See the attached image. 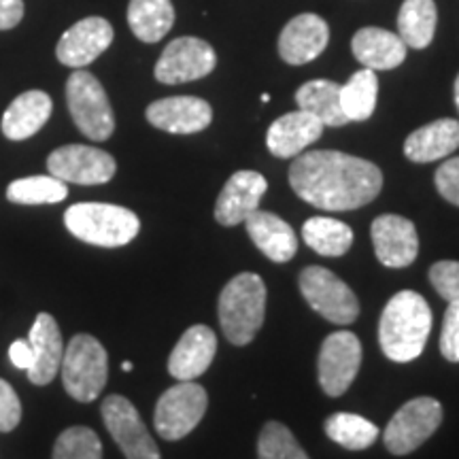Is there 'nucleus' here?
I'll list each match as a JSON object with an SVG mask.
<instances>
[{"instance_id": "obj_27", "label": "nucleus", "mask_w": 459, "mask_h": 459, "mask_svg": "<svg viewBox=\"0 0 459 459\" xmlns=\"http://www.w3.org/2000/svg\"><path fill=\"white\" fill-rule=\"evenodd\" d=\"M175 24V7L170 0H130L128 26L143 43H158Z\"/></svg>"}, {"instance_id": "obj_9", "label": "nucleus", "mask_w": 459, "mask_h": 459, "mask_svg": "<svg viewBox=\"0 0 459 459\" xmlns=\"http://www.w3.org/2000/svg\"><path fill=\"white\" fill-rule=\"evenodd\" d=\"M443 423V404L438 400L415 398L406 402L392 417L383 432V443L394 455H409L417 451Z\"/></svg>"}, {"instance_id": "obj_2", "label": "nucleus", "mask_w": 459, "mask_h": 459, "mask_svg": "<svg viewBox=\"0 0 459 459\" xmlns=\"http://www.w3.org/2000/svg\"><path fill=\"white\" fill-rule=\"evenodd\" d=\"M432 332V311L426 298L417 291H398L378 321V342L387 359L406 364L417 359L426 349Z\"/></svg>"}, {"instance_id": "obj_13", "label": "nucleus", "mask_w": 459, "mask_h": 459, "mask_svg": "<svg viewBox=\"0 0 459 459\" xmlns=\"http://www.w3.org/2000/svg\"><path fill=\"white\" fill-rule=\"evenodd\" d=\"M48 170L56 179L77 186H102L115 177L117 164L111 153L88 145H65L49 153Z\"/></svg>"}, {"instance_id": "obj_38", "label": "nucleus", "mask_w": 459, "mask_h": 459, "mask_svg": "<svg viewBox=\"0 0 459 459\" xmlns=\"http://www.w3.org/2000/svg\"><path fill=\"white\" fill-rule=\"evenodd\" d=\"M434 183L446 203L459 206V158H451L440 164L434 175Z\"/></svg>"}, {"instance_id": "obj_32", "label": "nucleus", "mask_w": 459, "mask_h": 459, "mask_svg": "<svg viewBox=\"0 0 459 459\" xmlns=\"http://www.w3.org/2000/svg\"><path fill=\"white\" fill-rule=\"evenodd\" d=\"M68 196V187L65 181L56 179L54 175L26 177L9 183L7 200L13 204H56Z\"/></svg>"}, {"instance_id": "obj_41", "label": "nucleus", "mask_w": 459, "mask_h": 459, "mask_svg": "<svg viewBox=\"0 0 459 459\" xmlns=\"http://www.w3.org/2000/svg\"><path fill=\"white\" fill-rule=\"evenodd\" d=\"M453 96H455V107H457V111H459V74H457V79H455V88H453Z\"/></svg>"}, {"instance_id": "obj_6", "label": "nucleus", "mask_w": 459, "mask_h": 459, "mask_svg": "<svg viewBox=\"0 0 459 459\" xmlns=\"http://www.w3.org/2000/svg\"><path fill=\"white\" fill-rule=\"evenodd\" d=\"M66 102L74 126L91 141H107L115 132V115L105 88L94 74L77 68L66 82Z\"/></svg>"}, {"instance_id": "obj_37", "label": "nucleus", "mask_w": 459, "mask_h": 459, "mask_svg": "<svg viewBox=\"0 0 459 459\" xmlns=\"http://www.w3.org/2000/svg\"><path fill=\"white\" fill-rule=\"evenodd\" d=\"M22 421V402L15 389L0 378V432H11Z\"/></svg>"}, {"instance_id": "obj_18", "label": "nucleus", "mask_w": 459, "mask_h": 459, "mask_svg": "<svg viewBox=\"0 0 459 459\" xmlns=\"http://www.w3.org/2000/svg\"><path fill=\"white\" fill-rule=\"evenodd\" d=\"M268 183L260 172L238 170L223 186L220 198L215 203V220L221 226H238L247 217L260 209V203L266 194Z\"/></svg>"}, {"instance_id": "obj_5", "label": "nucleus", "mask_w": 459, "mask_h": 459, "mask_svg": "<svg viewBox=\"0 0 459 459\" xmlns=\"http://www.w3.org/2000/svg\"><path fill=\"white\" fill-rule=\"evenodd\" d=\"M62 385L77 402H94L102 394L108 377L105 347L90 334H77L62 358Z\"/></svg>"}, {"instance_id": "obj_36", "label": "nucleus", "mask_w": 459, "mask_h": 459, "mask_svg": "<svg viewBox=\"0 0 459 459\" xmlns=\"http://www.w3.org/2000/svg\"><path fill=\"white\" fill-rule=\"evenodd\" d=\"M440 353L446 361L459 364V302H449L440 332Z\"/></svg>"}, {"instance_id": "obj_25", "label": "nucleus", "mask_w": 459, "mask_h": 459, "mask_svg": "<svg viewBox=\"0 0 459 459\" xmlns=\"http://www.w3.org/2000/svg\"><path fill=\"white\" fill-rule=\"evenodd\" d=\"M459 147V122L457 119H436L432 124L409 134L404 141V156L411 162L428 164L451 156Z\"/></svg>"}, {"instance_id": "obj_31", "label": "nucleus", "mask_w": 459, "mask_h": 459, "mask_svg": "<svg viewBox=\"0 0 459 459\" xmlns=\"http://www.w3.org/2000/svg\"><path fill=\"white\" fill-rule=\"evenodd\" d=\"M325 434L336 445L349 451H364L375 445L378 438V428L366 417L353 412H334L325 421Z\"/></svg>"}, {"instance_id": "obj_17", "label": "nucleus", "mask_w": 459, "mask_h": 459, "mask_svg": "<svg viewBox=\"0 0 459 459\" xmlns=\"http://www.w3.org/2000/svg\"><path fill=\"white\" fill-rule=\"evenodd\" d=\"M372 245L378 262L387 268H406L417 260L415 223L400 215H381L372 221Z\"/></svg>"}, {"instance_id": "obj_39", "label": "nucleus", "mask_w": 459, "mask_h": 459, "mask_svg": "<svg viewBox=\"0 0 459 459\" xmlns=\"http://www.w3.org/2000/svg\"><path fill=\"white\" fill-rule=\"evenodd\" d=\"M24 17V0H0V30H11Z\"/></svg>"}, {"instance_id": "obj_42", "label": "nucleus", "mask_w": 459, "mask_h": 459, "mask_svg": "<svg viewBox=\"0 0 459 459\" xmlns=\"http://www.w3.org/2000/svg\"><path fill=\"white\" fill-rule=\"evenodd\" d=\"M122 370H124V372H132V370H134V366H132V361H124Z\"/></svg>"}, {"instance_id": "obj_10", "label": "nucleus", "mask_w": 459, "mask_h": 459, "mask_svg": "<svg viewBox=\"0 0 459 459\" xmlns=\"http://www.w3.org/2000/svg\"><path fill=\"white\" fill-rule=\"evenodd\" d=\"M102 421L126 459H162L156 440L143 423L139 411L124 395H107L102 402Z\"/></svg>"}, {"instance_id": "obj_28", "label": "nucleus", "mask_w": 459, "mask_h": 459, "mask_svg": "<svg viewBox=\"0 0 459 459\" xmlns=\"http://www.w3.org/2000/svg\"><path fill=\"white\" fill-rule=\"evenodd\" d=\"M438 9L434 0H404L398 13V37L406 48L426 49L434 41Z\"/></svg>"}, {"instance_id": "obj_40", "label": "nucleus", "mask_w": 459, "mask_h": 459, "mask_svg": "<svg viewBox=\"0 0 459 459\" xmlns=\"http://www.w3.org/2000/svg\"><path fill=\"white\" fill-rule=\"evenodd\" d=\"M9 359H11V364L15 366V368L26 370V372L30 370V366H32V361H34V353H32L30 342H28V341L11 342Z\"/></svg>"}, {"instance_id": "obj_7", "label": "nucleus", "mask_w": 459, "mask_h": 459, "mask_svg": "<svg viewBox=\"0 0 459 459\" xmlns=\"http://www.w3.org/2000/svg\"><path fill=\"white\" fill-rule=\"evenodd\" d=\"M300 291L313 311L336 325H349L358 319L359 302L353 290L324 266H308L300 273Z\"/></svg>"}, {"instance_id": "obj_1", "label": "nucleus", "mask_w": 459, "mask_h": 459, "mask_svg": "<svg viewBox=\"0 0 459 459\" xmlns=\"http://www.w3.org/2000/svg\"><path fill=\"white\" fill-rule=\"evenodd\" d=\"M290 186L304 203L317 209L353 211L381 194L383 172L364 158L321 149L296 156Z\"/></svg>"}, {"instance_id": "obj_3", "label": "nucleus", "mask_w": 459, "mask_h": 459, "mask_svg": "<svg viewBox=\"0 0 459 459\" xmlns=\"http://www.w3.org/2000/svg\"><path fill=\"white\" fill-rule=\"evenodd\" d=\"M266 313V285L254 273H240L223 287L220 324L232 344L245 347L254 341Z\"/></svg>"}, {"instance_id": "obj_15", "label": "nucleus", "mask_w": 459, "mask_h": 459, "mask_svg": "<svg viewBox=\"0 0 459 459\" xmlns=\"http://www.w3.org/2000/svg\"><path fill=\"white\" fill-rule=\"evenodd\" d=\"M330 43V26L317 13H300L287 22L279 37L281 60L302 66L317 60Z\"/></svg>"}, {"instance_id": "obj_21", "label": "nucleus", "mask_w": 459, "mask_h": 459, "mask_svg": "<svg viewBox=\"0 0 459 459\" xmlns=\"http://www.w3.org/2000/svg\"><path fill=\"white\" fill-rule=\"evenodd\" d=\"M325 126L311 113L298 111L281 115L266 132L268 152L277 158H296L319 139Z\"/></svg>"}, {"instance_id": "obj_34", "label": "nucleus", "mask_w": 459, "mask_h": 459, "mask_svg": "<svg viewBox=\"0 0 459 459\" xmlns=\"http://www.w3.org/2000/svg\"><path fill=\"white\" fill-rule=\"evenodd\" d=\"M51 459H102V443L94 429L74 426L57 436Z\"/></svg>"}, {"instance_id": "obj_4", "label": "nucleus", "mask_w": 459, "mask_h": 459, "mask_svg": "<svg viewBox=\"0 0 459 459\" xmlns=\"http://www.w3.org/2000/svg\"><path fill=\"white\" fill-rule=\"evenodd\" d=\"M65 223L74 238L96 247H124L136 238L141 220L130 209L107 203H77L66 209Z\"/></svg>"}, {"instance_id": "obj_11", "label": "nucleus", "mask_w": 459, "mask_h": 459, "mask_svg": "<svg viewBox=\"0 0 459 459\" xmlns=\"http://www.w3.org/2000/svg\"><path fill=\"white\" fill-rule=\"evenodd\" d=\"M215 66L217 56L209 43L196 37H181L166 45L153 74L160 83L179 85L206 77Z\"/></svg>"}, {"instance_id": "obj_12", "label": "nucleus", "mask_w": 459, "mask_h": 459, "mask_svg": "<svg viewBox=\"0 0 459 459\" xmlns=\"http://www.w3.org/2000/svg\"><path fill=\"white\" fill-rule=\"evenodd\" d=\"M361 366V344L353 332L341 330L321 344L317 372L319 385L330 398H338L351 387Z\"/></svg>"}, {"instance_id": "obj_14", "label": "nucleus", "mask_w": 459, "mask_h": 459, "mask_svg": "<svg viewBox=\"0 0 459 459\" xmlns=\"http://www.w3.org/2000/svg\"><path fill=\"white\" fill-rule=\"evenodd\" d=\"M113 37V26L105 17H83L62 34L56 45V56L65 66L85 68L111 48Z\"/></svg>"}, {"instance_id": "obj_24", "label": "nucleus", "mask_w": 459, "mask_h": 459, "mask_svg": "<svg viewBox=\"0 0 459 459\" xmlns=\"http://www.w3.org/2000/svg\"><path fill=\"white\" fill-rule=\"evenodd\" d=\"M245 226L249 238L268 260L285 264L296 255L298 238L294 228L281 220L279 215L257 209L255 213L247 217Z\"/></svg>"}, {"instance_id": "obj_30", "label": "nucleus", "mask_w": 459, "mask_h": 459, "mask_svg": "<svg viewBox=\"0 0 459 459\" xmlns=\"http://www.w3.org/2000/svg\"><path fill=\"white\" fill-rule=\"evenodd\" d=\"M378 79L370 68L353 73L347 83L341 85V105L349 122H366L377 108Z\"/></svg>"}, {"instance_id": "obj_43", "label": "nucleus", "mask_w": 459, "mask_h": 459, "mask_svg": "<svg viewBox=\"0 0 459 459\" xmlns=\"http://www.w3.org/2000/svg\"><path fill=\"white\" fill-rule=\"evenodd\" d=\"M271 100V94H262V102H268Z\"/></svg>"}, {"instance_id": "obj_20", "label": "nucleus", "mask_w": 459, "mask_h": 459, "mask_svg": "<svg viewBox=\"0 0 459 459\" xmlns=\"http://www.w3.org/2000/svg\"><path fill=\"white\" fill-rule=\"evenodd\" d=\"M217 353V336L206 325H192L183 332L169 358V372L179 381H194L209 370Z\"/></svg>"}, {"instance_id": "obj_33", "label": "nucleus", "mask_w": 459, "mask_h": 459, "mask_svg": "<svg viewBox=\"0 0 459 459\" xmlns=\"http://www.w3.org/2000/svg\"><path fill=\"white\" fill-rule=\"evenodd\" d=\"M257 459H308V455L283 423L268 421L257 438Z\"/></svg>"}, {"instance_id": "obj_8", "label": "nucleus", "mask_w": 459, "mask_h": 459, "mask_svg": "<svg viewBox=\"0 0 459 459\" xmlns=\"http://www.w3.org/2000/svg\"><path fill=\"white\" fill-rule=\"evenodd\" d=\"M209 395L204 387L194 381H181L160 395L156 404V423L158 434L164 440H181L203 421Z\"/></svg>"}, {"instance_id": "obj_29", "label": "nucleus", "mask_w": 459, "mask_h": 459, "mask_svg": "<svg viewBox=\"0 0 459 459\" xmlns=\"http://www.w3.org/2000/svg\"><path fill=\"white\" fill-rule=\"evenodd\" d=\"M302 238L315 254L325 257H341L351 249L353 230L347 223L319 215L304 221Z\"/></svg>"}, {"instance_id": "obj_16", "label": "nucleus", "mask_w": 459, "mask_h": 459, "mask_svg": "<svg viewBox=\"0 0 459 459\" xmlns=\"http://www.w3.org/2000/svg\"><path fill=\"white\" fill-rule=\"evenodd\" d=\"M145 117L153 128L170 134H196L213 122V108L198 96H170L152 102Z\"/></svg>"}, {"instance_id": "obj_22", "label": "nucleus", "mask_w": 459, "mask_h": 459, "mask_svg": "<svg viewBox=\"0 0 459 459\" xmlns=\"http://www.w3.org/2000/svg\"><path fill=\"white\" fill-rule=\"evenodd\" d=\"M351 51L355 60L370 71H392L406 60L409 48L395 32L368 26L353 34Z\"/></svg>"}, {"instance_id": "obj_35", "label": "nucleus", "mask_w": 459, "mask_h": 459, "mask_svg": "<svg viewBox=\"0 0 459 459\" xmlns=\"http://www.w3.org/2000/svg\"><path fill=\"white\" fill-rule=\"evenodd\" d=\"M429 283L446 302H459V262H436L429 268Z\"/></svg>"}, {"instance_id": "obj_19", "label": "nucleus", "mask_w": 459, "mask_h": 459, "mask_svg": "<svg viewBox=\"0 0 459 459\" xmlns=\"http://www.w3.org/2000/svg\"><path fill=\"white\" fill-rule=\"evenodd\" d=\"M28 342L34 353L28 378L34 385H49L60 372L62 358H65V341H62L57 321L49 313H39L28 334Z\"/></svg>"}, {"instance_id": "obj_23", "label": "nucleus", "mask_w": 459, "mask_h": 459, "mask_svg": "<svg viewBox=\"0 0 459 459\" xmlns=\"http://www.w3.org/2000/svg\"><path fill=\"white\" fill-rule=\"evenodd\" d=\"M51 111L54 102L49 94H45L43 90H28L7 107L0 128L9 141H26L48 124Z\"/></svg>"}, {"instance_id": "obj_26", "label": "nucleus", "mask_w": 459, "mask_h": 459, "mask_svg": "<svg viewBox=\"0 0 459 459\" xmlns=\"http://www.w3.org/2000/svg\"><path fill=\"white\" fill-rule=\"evenodd\" d=\"M296 102L298 108L311 113L324 126L338 128L349 124L341 105V85L330 79H313L300 85V90L296 91Z\"/></svg>"}]
</instances>
